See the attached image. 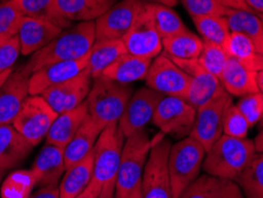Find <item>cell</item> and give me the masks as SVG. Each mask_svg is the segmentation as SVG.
Wrapping results in <instances>:
<instances>
[{
  "label": "cell",
  "mask_w": 263,
  "mask_h": 198,
  "mask_svg": "<svg viewBox=\"0 0 263 198\" xmlns=\"http://www.w3.org/2000/svg\"><path fill=\"white\" fill-rule=\"evenodd\" d=\"M96 41L95 22H83L65 29L51 43L34 52L25 64L30 74L57 62L87 56Z\"/></svg>",
  "instance_id": "obj_1"
},
{
  "label": "cell",
  "mask_w": 263,
  "mask_h": 198,
  "mask_svg": "<svg viewBox=\"0 0 263 198\" xmlns=\"http://www.w3.org/2000/svg\"><path fill=\"white\" fill-rule=\"evenodd\" d=\"M255 154L254 140L223 134L206 151L202 169L210 177L236 182Z\"/></svg>",
  "instance_id": "obj_2"
},
{
  "label": "cell",
  "mask_w": 263,
  "mask_h": 198,
  "mask_svg": "<svg viewBox=\"0 0 263 198\" xmlns=\"http://www.w3.org/2000/svg\"><path fill=\"white\" fill-rule=\"evenodd\" d=\"M160 135L149 138L148 133L144 130L126 138L115 179L117 198H127L133 190L140 186L151 150Z\"/></svg>",
  "instance_id": "obj_3"
},
{
  "label": "cell",
  "mask_w": 263,
  "mask_h": 198,
  "mask_svg": "<svg viewBox=\"0 0 263 198\" xmlns=\"http://www.w3.org/2000/svg\"><path fill=\"white\" fill-rule=\"evenodd\" d=\"M133 89L129 84L98 77L92 80L86 103L88 115L103 127L118 122L128 103Z\"/></svg>",
  "instance_id": "obj_4"
},
{
  "label": "cell",
  "mask_w": 263,
  "mask_h": 198,
  "mask_svg": "<svg viewBox=\"0 0 263 198\" xmlns=\"http://www.w3.org/2000/svg\"><path fill=\"white\" fill-rule=\"evenodd\" d=\"M206 151L202 143L187 135L171 145L168 153V172L173 197L179 198L189 185L199 177Z\"/></svg>",
  "instance_id": "obj_5"
},
{
  "label": "cell",
  "mask_w": 263,
  "mask_h": 198,
  "mask_svg": "<svg viewBox=\"0 0 263 198\" xmlns=\"http://www.w3.org/2000/svg\"><path fill=\"white\" fill-rule=\"evenodd\" d=\"M125 140L118 122L107 125L98 138L92 149V179L102 186L115 183Z\"/></svg>",
  "instance_id": "obj_6"
},
{
  "label": "cell",
  "mask_w": 263,
  "mask_h": 198,
  "mask_svg": "<svg viewBox=\"0 0 263 198\" xmlns=\"http://www.w3.org/2000/svg\"><path fill=\"white\" fill-rule=\"evenodd\" d=\"M161 133L147 159L141 178V198H175L168 172V153L171 141Z\"/></svg>",
  "instance_id": "obj_7"
},
{
  "label": "cell",
  "mask_w": 263,
  "mask_h": 198,
  "mask_svg": "<svg viewBox=\"0 0 263 198\" xmlns=\"http://www.w3.org/2000/svg\"><path fill=\"white\" fill-rule=\"evenodd\" d=\"M57 115L43 96L29 95L12 125L34 147L46 138Z\"/></svg>",
  "instance_id": "obj_8"
},
{
  "label": "cell",
  "mask_w": 263,
  "mask_h": 198,
  "mask_svg": "<svg viewBox=\"0 0 263 198\" xmlns=\"http://www.w3.org/2000/svg\"><path fill=\"white\" fill-rule=\"evenodd\" d=\"M197 110L184 98L162 96L154 111L152 122L161 133L185 138L190 135Z\"/></svg>",
  "instance_id": "obj_9"
},
{
  "label": "cell",
  "mask_w": 263,
  "mask_h": 198,
  "mask_svg": "<svg viewBox=\"0 0 263 198\" xmlns=\"http://www.w3.org/2000/svg\"><path fill=\"white\" fill-rule=\"evenodd\" d=\"M126 51L130 55L154 60L162 51V40L152 17V4L146 3L137 19L122 37Z\"/></svg>",
  "instance_id": "obj_10"
},
{
  "label": "cell",
  "mask_w": 263,
  "mask_h": 198,
  "mask_svg": "<svg viewBox=\"0 0 263 198\" xmlns=\"http://www.w3.org/2000/svg\"><path fill=\"white\" fill-rule=\"evenodd\" d=\"M231 103L233 96L223 89L215 99L197 110L190 135L202 143L205 151L210 150L223 135V118Z\"/></svg>",
  "instance_id": "obj_11"
},
{
  "label": "cell",
  "mask_w": 263,
  "mask_h": 198,
  "mask_svg": "<svg viewBox=\"0 0 263 198\" xmlns=\"http://www.w3.org/2000/svg\"><path fill=\"white\" fill-rule=\"evenodd\" d=\"M145 82L146 87L162 96L184 98L191 82V76L181 70L167 55L161 52L151 63Z\"/></svg>",
  "instance_id": "obj_12"
},
{
  "label": "cell",
  "mask_w": 263,
  "mask_h": 198,
  "mask_svg": "<svg viewBox=\"0 0 263 198\" xmlns=\"http://www.w3.org/2000/svg\"><path fill=\"white\" fill-rule=\"evenodd\" d=\"M161 98L162 95L148 87L139 88L132 94L118 121L119 128L125 138L144 131L145 127L152 122L154 111Z\"/></svg>",
  "instance_id": "obj_13"
},
{
  "label": "cell",
  "mask_w": 263,
  "mask_h": 198,
  "mask_svg": "<svg viewBox=\"0 0 263 198\" xmlns=\"http://www.w3.org/2000/svg\"><path fill=\"white\" fill-rule=\"evenodd\" d=\"M146 4L145 0H122L95 21L96 41L122 40Z\"/></svg>",
  "instance_id": "obj_14"
},
{
  "label": "cell",
  "mask_w": 263,
  "mask_h": 198,
  "mask_svg": "<svg viewBox=\"0 0 263 198\" xmlns=\"http://www.w3.org/2000/svg\"><path fill=\"white\" fill-rule=\"evenodd\" d=\"M91 84L92 77L86 68L72 79L46 89L42 96L57 114H61L86 102Z\"/></svg>",
  "instance_id": "obj_15"
},
{
  "label": "cell",
  "mask_w": 263,
  "mask_h": 198,
  "mask_svg": "<svg viewBox=\"0 0 263 198\" xmlns=\"http://www.w3.org/2000/svg\"><path fill=\"white\" fill-rule=\"evenodd\" d=\"M31 74L25 65L13 69L0 88V125L12 123L26 98L30 95Z\"/></svg>",
  "instance_id": "obj_16"
},
{
  "label": "cell",
  "mask_w": 263,
  "mask_h": 198,
  "mask_svg": "<svg viewBox=\"0 0 263 198\" xmlns=\"http://www.w3.org/2000/svg\"><path fill=\"white\" fill-rule=\"evenodd\" d=\"M89 55L79 60L57 62L41 68L30 76V95H42L46 89L68 81L88 67Z\"/></svg>",
  "instance_id": "obj_17"
},
{
  "label": "cell",
  "mask_w": 263,
  "mask_h": 198,
  "mask_svg": "<svg viewBox=\"0 0 263 198\" xmlns=\"http://www.w3.org/2000/svg\"><path fill=\"white\" fill-rule=\"evenodd\" d=\"M61 28L41 19L23 17L17 37L21 43L22 55H33L45 48L62 32Z\"/></svg>",
  "instance_id": "obj_18"
},
{
  "label": "cell",
  "mask_w": 263,
  "mask_h": 198,
  "mask_svg": "<svg viewBox=\"0 0 263 198\" xmlns=\"http://www.w3.org/2000/svg\"><path fill=\"white\" fill-rule=\"evenodd\" d=\"M36 176L37 185L40 188L45 186H59L60 182L65 172L64 149L55 145H46L41 150L32 168Z\"/></svg>",
  "instance_id": "obj_19"
},
{
  "label": "cell",
  "mask_w": 263,
  "mask_h": 198,
  "mask_svg": "<svg viewBox=\"0 0 263 198\" xmlns=\"http://www.w3.org/2000/svg\"><path fill=\"white\" fill-rule=\"evenodd\" d=\"M103 128L104 127L101 123L87 115L71 140L64 147L65 168H69L75 163L82 160L83 158L92 152V149H94Z\"/></svg>",
  "instance_id": "obj_20"
},
{
  "label": "cell",
  "mask_w": 263,
  "mask_h": 198,
  "mask_svg": "<svg viewBox=\"0 0 263 198\" xmlns=\"http://www.w3.org/2000/svg\"><path fill=\"white\" fill-rule=\"evenodd\" d=\"M222 87L231 96H242L257 93V71H253L238 61L230 58L227 62L226 68L223 69L219 76Z\"/></svg>",
  "instance_id": "obj_21"
},
{
  "label": "cell",
  "mask_w": 263,
  "mask_h": 198,
  "mask_svg": "<svg viewBox=\"0 0 263 198\" xmlns=\"http://www.w3.org/2000/svg\"><path fill=\"white\" fill-rule=\"evenodd\" d=\"M32 147L12 123L0 125V170L5 172L21 164Z\"/></svg>",
  "instance_id": "obj_22"
},
{
  "label": "cell",
  "mask_w": 263,
  "mask_h": 198,
  "mask_svg": "<svg viewBox=\"0 0 263 198\" xmlns=\"http://www.w3.org/2000/svg\"><path fill=\"white\" fill-rule=\"evenodd\" d=\"M152 61L153 60H149V58L134 56L125 52L109 67L104 69L100 77L122 84H130L146 79Z\"/></svg>",
  "instance_id": "obj_23"
},
{
  "label": "cell",
  "mask_w": 263,
  "mask_h": 198,
  "mask_svg": "<svg viewBox=\"0 0 263 198\" xmlns=\"http://www.w3.org/2000/svg\"><path fill=\"white\" fill-rule=\"evenodd\" d=\"M87 115L88 110L86 102L76 107L75 110L57 115L55 121L50 127L48 135H46V143L64 149L75 135L80 126L82 125Z\"/></svg>",
  "instance_id": "obj_24"
},
{
  "label": "cell",
  "mask_w": 263,
  "mask_h": 198,
  "mask_svg": "<svg viewBox=\"0 0 263 198\" xmlns=\"http://www.w3.org/2000/svg\"><path fill=\"white\" fill-rule=\"evenodd\" d=\"M57 6L69 22H95L118 0H56Z\"/></svg>",
  "instance_id": "obj_25"
},
{
  "label": "cell",
  "mask_w": 263,
  "mask_h": 198,
  "mask_svg": "<svg viewBox=\"0 0 263 198\" xmlns=\"http://www.w3.org/2000/svg\"><path fill=\"white\" fill-rule=\"evenodd\" d=\"M92 152L82 160L69 166L60 182V198H75L86 190L92 179Z\"/></svg>",
  "instance_id": "obj_26"
},
{
  "label": "cell",
  "mask_w": 263,
  "mask_h": 198,
  "mask_svg": "<svg viewBox=\"0 0 263 198\" xmlns=\"http://www.w3.org/2000/svg\"><path fill=\"white\" fill-rule=\"evenodd\" d=\"M231 32L242 33L249 38L257 52L263 53V28L261 19L253 11L228 9L224 15Z\"/></svg>",
  "instance_id": "obj_27"
},
{
  "label": "cell",
  "mask_w": 263,
  "mask_h": 198,
  "mask_svg": "<svg viewBox=\"0 0 263 198\" xmlns=\"http://www.w3.org/2000/svg\"><path fill=\"white\" fill-rule=\"evenodd\" d=\"M127 52L122 40H102L95 41L90 50L88 62V71L92 80L102 75L104 69Z\"/></svg>",
  "instance_id": "obj_28"
},
{
  "label": "cell",
  "mask_w": 263,
  "mask_h": 198,
  "mask_svg": "<svg viewBox=\"0 0 263 198\" xmlns=\"http://www.w3.org/2000/svg\"><path fill=\"white\" fill-rule=\"evenodd\" d=\"M222 91L223 87L218 77L202 70L191 77V82L184 99L196 110H198L215 99Z\"/></svg>",
  "instance_id": "obj_29"
},
{
  "label": "cell",
  "mask_w": 263,
  "mask_h": 198,
  "mask_svg": "<svg viewBox=\"0 0 263 198\" xmlns=\"http://www.w3.org/2000/svg\"><path fill=\"white\" fill-rule=\"evenodd\" d=\"M24 17H31L51 23L65 30L71 26V22L63 17L56 0H13Z\"/></svg>",
  "instance_id": "obj_30"
},
{
  "label": "cell",
  "mask_w": 263,
  "mask_h": 198,
  "mask_svg": "<svg viewBox=\"0 0 263 198\" xmlns=\"http://www.w3.org/2000/svg\"><path fill=\"white\" fill-rule=\"evenodd\" d=\"M203 45L202 38L189 30L162 40V50L165 55L179 60L198 58L203 51Z\"/></svg>",
  "instance_id": "obj_31"
},
{
  "label": "cell",
  "mask_w": 263,
  "mask_h": 198,
  "mask_svg": "<svg viewBox=\"0 0 263 198\" xmlns=\"http://www.w3.org/2000/svg\"><path fill=\"white\" fill-rule=\"evenodd\" d=\"M223 48L230 58L238 61L250 70L257 71L260 53L249 38L243 36L242 33L231 32Z\"/></svg>",
  "instance_id": "obj_32"
},
{
  "label": "cell",
  "mask_w": 263,
  "mask_h": 198,
  "mask_svg": "<svg viewBox=\"0 0 263 198\" xmlns=\"http://www.w3.org/2000/svg\"><path fill=\"white\" fill-rule=\"evenodd\" d=\"M236 183L246 198H263V153H256Z\"/></svg>",
  "instance_id": "obj_33"
},
{
  "label": "cell",
  "mask_w": 263,
  "mask_h": 198,
  "mask_svg": "<svg viewBox=\"0 0 263 198\" xmlns=\"http://www.w3.org/2000/svg\"><path fill=\"white\" fill-rule=\"evenodd\" d=\"M37 185L33 171L17 170L10 174L0 186L2 198H29Z\"/></svg>",
  "instance_id": "obj_34"
},
{
  "label": "cell",
  "mask_w": 263,
  "mask_h": 198,
  "mask_svg": "<svg viewBox=\"0 0 263 198\" xmlns=\"http://www.w3.org/2000/svg\"><path fill=\"white\" fill-rule=\"evenodd\" d=\"M192 22L198 30L200 38L215 44L224 46L231 33L223 15H204V17L192 18Z\"/></svg>",
  "instance_id": "obj_35"
},
{
  "label": "cell",
  "mask_w": 263,
  "mask_h": 198,
  "mask_svg": "<svg viewBox=\"0 0 263 198\" xmlns=\"http://www.w3.org/2000/svg\"><path fill=\"white\" fill-rule=\"evenodd\" d=\"M152 17L161 40L187 30L181 18L172 10V7L152 4Z\"/></svg>",
  "instance_id": "obj_36"
},
{
  "label": "cell",
  "mask_w": 263,
  "mask_h": 198,
  "mask_svg": "<svg viewBox=\"0 0 263 198\" xmlns=\"http://www.w3.org/2000/svg\"><path fill=\"white\" fill-rule=\"evenodd\" d=\"M203 51L198 57V62L202 65L205 71L217 76L219 79L223 69L226 68L229 56L222 45L215 44V43L203 41Z\"/></svg>",
  "instance_id": "obj_37"
},
{
  "label": "cell",
  "mask_w": 263,
  "mask_h": 198,
  "mask_svg": "<svg viewBox=\"0 0 263 198\" xmlns=\"http://www.w3.org/2000/svg\"><path fill=\"white\" fill-rule=\"evenodd\" d=\"M23 17L24 15L13 0L0 3V37L10 40L17 36Z\"/></svg>",
  "instance_id": "obj_38"
},
{
  "label": "cell",
  "mask_w": 263,
  "mask_h": 198,
  "mask_svg": "<svg viewBox=\"0 0 263 198\" xmlns=\"http://www.w3.org/2000/svg\"><path fill=\"white\" fill-rule=\"evenodd\" d=\"M250 128L251 126L249 125L248 120L239 112L234 102L231 103L223 118V134L228 137L245 139L248 137Z\"/></svg>",
  "instance_id": "obj_39"
},
{
  "label": "cell",
  "mask_w": 263,
  "mask_h": 198,
  "mask_svg": "<svg viewBox=\"0 0 263 198\" xmlns=\"http://www.w3.org/2000/svg\"><path fill=\"white\" fill-rule=\"evenodd\" d=\"M236 106L253 127L261 121L263 116V94L257 92L242 96Z\"/></svg>",
  "instance_id": "obj_40"
},
{
  "label": "cell",
  "mask_w": 263,
  "mask_h": 198,
  "mask_svg": "<svg viewBox=\"0 0 263 198\" xmlns=\"http://www.w3.org/2000/svg\"><path fill=\"white\" fill-rule=\"evenodd\" d=\"M191 18L204 15H226L228 9L216 0H180Z\"/></svg>",
  "instance_id": "obj_41"
},
{
  "label": "cell",
  "mask_w": 263,
  "mask_h": 198,
  "mask_svg": "<svg viewBox=\"0 0 263 198\" xmlns=\"http://www.w3.org/2000/svg\"><path fill=\"white\" fill-rule=\"evenodd\" d=\"M210 198H245V195L235 181L211 177Z\"/></svg>",
  "instance_id": "obj_42"
},
{
  "label": "cell",
  "mask_w": 263,
  "mask_h": 198,
  "mask_svg": "<svg viewBox=\"0 0 263 198\" xmlns=\"http://www.w3.org/2000/svg\"><path fill=\"white\" fill-rule=\"evenodd\" d=\"M19 55H22L21 43L17 36L7 40L0 46V74L13 69Z\"/></svg>",
  "instance_id": "obj_43"
},
{
  "label": "cell",
  "mask_w": 263,
  "mask_h": 198,
  "mask_svg": "<svg viewBox=\"0 0 263 198\" xmlns=\"http://www.w3.org/2000/svg\"><path fill=\"white\" fill-rule=\"evenodd\" d=\"M210 181L211 177L208 174L199 176L185 189L179 198H210Z\"/></svg>",
  "instance_id": "obj_44"
},
{
  "label": "cell",
  "mask_w": 263,
  "mask_h": 198,
  "mask_svg": "<svg viewBox=\"0 0 263 198\" xmlns=\"http://www.w3.org/2000/svg\"><path fill=\"white\" fill-rule=\"evenodd\" d=\"M29 198H60L59 186H45L31 193Z\"/></svg>",
  "instance_id": "obj_45"
},
{
  "label": "cell",
  "mask_w": 263,
  "mask_h": 198,
  "mask_svg": "<svg viewBox=\"0 0 263 198\" xmlns=\"http://www.w3.org/2000/svg\"><path fill=\"white\" fill-rule=\"evenodd\" d=\"M102 188L103 186L101 184L98 183L95 179H91L90 184L87 186L86 190L75 198H99L100 193L102 191Z\"/></svg>",
  "instance_id": "obj_46"
},
{
  "label": "cell",
  "mask_w": 263,
  "mask_h": 198,
  "mask_svg": "<svg viewBox=\"0 0 263 198\" xmlns=\"http://www.w3.org/2000/svg\"><path fill=\"white\" fill-rule=\"evenodd\" d=\"M216 2H218L220 5L227 7V9L251 11L248 7V5L246 4L245 0H216Z\"/></svg>",
  "instance_id": "obj_47"
},
{
  "label": "cell",
  "mask_w": 263,
  "mask_h": 198,
  "mask_svg": "<svg viewBox=\"0 0 263 198\" xmlns=\"http://www.w3.org/2000/svg\"><path fill=\"white\" fill-rule=\"evenodd\" d=\"M249 9L256 14H263V0H245Z\"/></svg>",
  "instance_id": "obj_48"
},
{
  "label": "cell",
  "mask_w": 263,
  "mask_h": 198,
  "mask_svg": "<svg viewBox=\"0 0 263 198\" xmlns=\"http://www.w3.org/2000/svg\"><path fill=\"white\" fill-rule=\"evenodd\" d=\"M99 198H117V196H115V183L103 185Z\"/></svg>",
  "instance_id": "obj_49"
},
{
  "label": "cell",
  "mask_w": 263,
  "mask_h": 198,
  "mask_svg": "<svg viewBox=\"0 0 263 198\" xmlns=\"http://www.w3.org/2000/svg\"><path fill=\"white\" fill-rule=\"evenodd\" d=\"M255 150H256V153H263V126L261 127L260 132H258L256 138L254 140Z\"/></svg>",
  "instance_id": "obj_50"
},
{
  "label": "cell",
  "mask_w": 263,
  "mask_h": 198,
  "mask_svg": "<svg viewBox=\"0 0 263 198\" xmlns=\"http://www.w3.org/2000/svg\"><path fill=\"white\" fill-rule=\"evenodd\" d=\"M146 3L149 4H157V5H164L168 7H173L177 5L178 0H145Z\"/></svg>",
  "instance_id": "obj_51"
},
{
  "label": "cell",
  "mask_w": 263,
  "mask_h": 198,
  "mask_svg": "<svg viewBox=\"0 0 263 198\" xmlns=\"http://www.w3.org/2000/svg\"><path fill=\"white\" fill-rule=\"evenodd\" d=\"M257 87L260 93L263 94V70L257 71Z\"/></svg>",
  "instance_id": "obj_52"
},
{
  "label": "cell",
  "mask_w": 263,
  "mask_h": 198,
  "mask_svg": "<svg viewBox=\"0 0 263 198\" xmlns=\"http://www.w3.org/2000/svg\"><path fill=\"white\" fill-rule=\"evenodd\" d=\"M12 71H13V69H11V70H7L5 73L0 74V88L3 87V84L5 83V81L9 79V76L11 75V73H12Z\"/></svg>",
  "instance_id": "obj_53"
},
{
  "label": "cell",
  "mask_w": 263,
  "mask_h": 198,
  "mask_svg": "<svg viewBox=\"0 0 263 198\" xmlns=\"http://www.w3.org/2000/svg\"><path fill=\"white\" fill-rule=\"evenodd\" d=\"M127 198H141V192H140V186H139V188H137L135 190H133V191H132L129 195H128V197Z\"/></svg>",
  "instance_id": "obj_54"
},
{
  "label": "cell",
  "mask_w": 263,
  "mask_h": 198,
  "mask_svg": "<svg viewBox=\"0 0 263 198\" xmlns=\"http://www.w3.org/2000/svg\"><path fill=\"white\" fill-rule=\"evenodd\" d=\"M263 70V53L258 56V63H257V71Z\"/></svg>",
  "instance_id": "obj_55"
},
{
  "label": "cell",
  "mask_w": 263,
  "mask_h": 198,
  "mask_svg": "<svg viewBox=\"0 0 263 198\" xmlns=\"http://www.w3.org/2000/svg\"><path fill=\"white\" fill-rule=\"evenodd\" d=\"M7 40H6V38H4V37H0V46H2L3 44H4V43H5Z\"/></svg>",
  "instance_id": "obj_56"
},
{
  "label": "cell",
  "mask_w": 263,
  "mask_h": 198,
  "mask_svg": "<svg viewBox=\"0 0 263 198\" xmlns=\"http://www.w3.org/2000/svg\"><path fill=\"white\" fill-rule=\"evenodd\" d=\"M4 173H5V172H4V171L0 170V186H2V179H3V176H4Z\"/></svg>",
  "instance_id": "obj_57"
},
{
  "label": "cell",
  "mask_w": 263,
  "mask_h": 198,
  "mask_svg": "<svg viewBox=\"0 0 263 198\" xmlns=\"http://www.w3.org/2000/svg\"><path fill=\"white\" fill-rule=\"evenodd\" d=\"M258 126H260V128L263 126V116H262V119H261V121L258 122Z\"/></svg>",
  "instance_id": "obj_58"
},
{
  "label": "cell",
  "mask_w": 263,
  "mask_h": 198,
  "mask_svg": "<svg viewBox=\"0 0 263 198\" xmlns=\"http://www.w3.org/2000/svg\"><path fill=\"white\" fill-rule=\"evenodd\" d=\"M258 17L261 19V23H262V28H263V14H258Z\"/></svg>",
  "instance_id": "obj_59"
},
{
  "label": "cell",
  "mask_w": 263,
  "mask_h": 198,
  "mask_svg": "<svg viewBox=\"0 0 263 198\" xmlns=\"http://www.w3.org/2000/svg\"><path fill=\"white\" fill-rule=\"evenodd\" d=\"M3 2H5V0H3Z\"/></svg>",
  "instance_id": "obj_60"
}]
</instances>
